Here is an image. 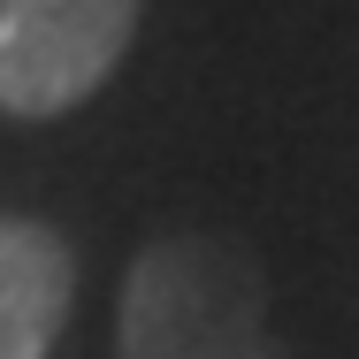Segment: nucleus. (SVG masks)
<instances>
[{
	"instance_id": "f257e3e1",
	"label": "nucleus",
	"mask_w": 359,
	"mask_h": 359,
	"mask_svg": "<svg viewBox=\"0 0 359 359\" xmlns=\"http://www.w3.org/2000/svg\"><path fill=\"white\" fill-rule=\"evenodd\" d=\"M123 359H283L252 268L215 237H161L123 276Z\"/></svg>"
},
{
	"instance_id": "f03ea898",
	"label": "nucleus",
	"mask_w": 359,
	"mask_h": 359,
	"mask_svg": "<svg viewBox=\"0 0 359 359\" xmlns=\"http://www.w3.org/2000/svg\"><path fill=\"white\" fill-rule=\"evenodd\" d=\"M145 0H0V115L84 107L138 39Z\"/></svg>"
},
{
	"instance_id": "7ed1b4c3",
	"label": "nucleus",
	"mask_w": 359,
	"mask_h": 359,
	"mask_svg": "<svg viewBox=\"0 0 359 359\" xmlns=\"http://www.w3.org/2000/svg\"><path fill=\"white\" fill-rule=\"evenodd\" d=\"M76 298V260L46 222L0 215V359H46Z\"/></svg>"
}]
</instances>
